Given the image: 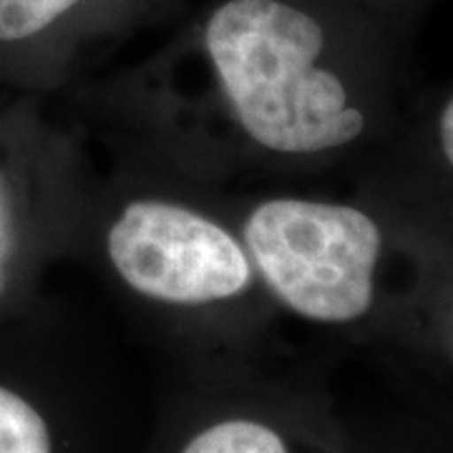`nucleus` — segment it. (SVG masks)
<instances>
[{
	"instance_id": "obj_3",
	"label": "nucleus",
	"mask_w": 453,
	"mask_h": 453,
	"mask_svg": "<svg viewBox=\"0 0 453 453\" xmlns=\"http://www.w3.org/2000/svg\"><path fill=\"white\" fill-rule=\"evenodd\" d=\"M113 273L129 290L166 305H210L250 290L244 244L202 211L169 199H134L106 234Z\"/></svg>"
},
{
	"instance_id": "obj_2",
	"label": "nucleus",
	"mask_w": 453,
	"mask_h": 453,
	"mask_svg": "<svg viewBox=\"0 0 453 453\" xmlns=\"http://www.w3.org/2000/svg\"><path fill=\"white\" fill-rule=\"evenodd\" d=\"M380 247V226L350 204L273 196L244 219L252 267L312 323H353L371 310Z\"/></svg>"
},
{
	"instance_id": "obj_7",
	"label": "nucleus",
	"mask_w": 453,
	"mask_h": 453,
	"mask_svg": "<svg viewBox=\"0 0 453 453\" xmlns=\"http://www.w3.org/2000/svg\"><path fill=\"white\" fill-rule=\"evenodd\" d=\"M11 255H13V211H11L5 179L0 174V292L5 288V270H8Z\"/></svg>"
},
{
	"instance_id": "obj_5",
	"label": "nucleus",
	"mask_w": 453,
	"mask_h": 453,
	"mask_svg": "<svg viewBox=\"0 0 453 453\" xmlns=\"http://www.w3.org/2000/svg\"><path fill=\"white\" fill-rule=\"evenodd\" d=\"M0 453H50L46 421L8 388H0Z\"/></svg>"
},
{
	"instance_id": "obj_1",
	"label": "nucleus",
	"mask_w": 453,
	"mask_h": 453,
	"mask_svg": "<svg viewBox=\"0 0 453 453\" xmlns=\"http://www.w3.org/2000/svg\"><path fill=\"white\" fill-rule=\"evenodd\" d=\"M320 20L290 0H225L204 26L214 76L242 131L282 157L356 142L365 116L335 71L320 64Z\"/></svg>"
},
{
	"instance_id": "obj_4",
	"label": "nucleus",
	"mask_w": 453,
	"mask_h": 453,
	"mask_svg": "<svg viewBox=\"0 0 453 453\" xmlns=\"http://www.w3.org/2000/svg\"><path fill=\"white\" fill-rule=\"evenodd\" d=\"M181 453H288V446L270 426L234 418L196 434Z\"/></svg>"
},
{
	"instance_id": "obj_8",
	"label": "nucleus",
	"mask_w": 453,
	"mask_h": 453,
	"mask_svg": "<svg viewBox=\"0 0 453 453\" xmlns=\"http://www.w3.org/2000/svg\"><path fill=\"white\" fill-rule=\"evenodd\" d=\"M441 146H443V154L453 166V96L446 104V109L441 113Z\"/></svg>"
},
{
	"instance_id": "obj_6",
	"label": "nucleus",
	"mask_w": 453,
	"mask_h": 453,
	"mask_svg": "<svg viewBox=\"0 0 453 453\" xmlns=\"http://www.w3.org/2000/svg\"><path fill=\"white\" fill-rule=\"evenodd\" d=\"M81 3L83 0H0V43L33 38Z\"/></svg>"
}]
</instances>
